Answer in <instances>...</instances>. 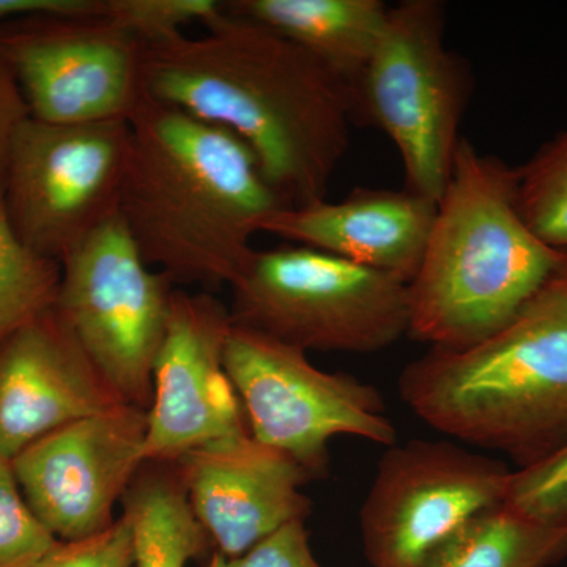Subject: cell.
Segmentation results:
<instances>
[{
    "instance_id": "cell-11",
    "label": "cell",
    "mask_w": 567,
    "mask_h": 567,
    "mask_svg": "<svg viewBox=\"0 0 567 567\" xmlns=\"http://www.w3.org/2000/svg\"><path fill=\"white\" fill-rule=\"evenodd\" d=\"M103 7L0 24V50L32 118L58 125L130 121L144 100V44L104 17Z\"/></svg>"
},
{
    "instance_id": "cell-19",
    "label": "cell",
    "mask_w": 567,
    "mask_h": 567,
    "mask_svg": "<svg viewBox=\"0 0 567 567\" xmlns=\"http://www.w3.org/2000/svg\"><path fill=\"white\" fill-rule=\"evenodd\" d=\"M144 465L122 499L134 528V565L186 567L210 539L194 517L174 465Z\"/></svg>"
},
{
    "instance_id": "cell-28",
    "label": "cell",
    "mask_w": 567,
    "mask_h": 567,
    "mask_svg": "<svg viewBox=\"0 0 567 567\" xmlns=\"http://www.w3.org/2000/svg\"><path fill=\"white\" fill-rule=\"evenodd\" d=\"M103 0H0V24L28 18L96 13Z\"/></svg>"
},
{
    "instance_id": "cell-22",
    "label": "cell",
    "mask_w": 567,
    "mask_h": 567,
    "mask_svg": "<svg viewBox=\"0 0 567 567\" xmlns=\"http://www.w3.org/2000/svg\"><path fill=\"white\" fill-rule=\"evenodd\" d=\"M221 9L218 0H104L103 14L147 47L204 25Z\"/></svg>"
},
{
    "instance_id": "cell-1",
    "label": "cell",
    "mask_w": 567,
    "mask_h": 567,
    "mask_svg": "<svg viewBox=\"0 0 567 567\" xmlns=\"http://www.w3.org/2000/svg\"><path fill=\"white\" fill-rule=\"evenodd\" d=\"M144 44V99L240 137L287 207L327 199L354 121V92L330 66L267 25L226 9Z\"/></svg>"
},
{
    "instance_id": "cell-20",
    "label": "cell",
    "mask_w": 567,
    "mask_h": 567,
    "mask_svg": "<svg viewBox=\"0 0 567 567\" xmlns=\"http://www.w3.org/2000/svg\"><path fill=\"white\" fill-rule=\"evenodd\" d=\"M61 264L33 252L14 234L0 193V347L54 308Z\"/></svg>"
},
{
    "instance_id": "cell-16",
    "label": "cell",
    "mask_w": 567,
    "mask_h": 567,
    "mask_svg": "<svg viewBox=\"0 0 567 567\" xmlns=\"http://www.w3.org/2000/svg\"><path fill=\"white\" fill-rule=\"evenodd\" d=\"M435 215V203L409 189L358 188L341 203L281 208L262 233L409 284L423 260Z\"/></svg>"
},
{
    "instance_id": "cell-6",
    "label": "cell",
    "mask_w": 567,
    "mask_h": 567,
    "mask_svg": "<svg viewBox=\"0 0 567 567\" xmlns=\"http://www.w3.org/2000/svg\"><path fill=\"white\" fill-rule=\"evenodd\" d=\"M445 6L405 0L354 85V121L385 133L402 159L405 189L439 204L450 181L468 70L445 43Z\"/></svg>"
},
{
    "instance_id": "cell-15",
    "label": "cell",
    "mask_w": 567,
    "mask_h": 567,
    "mask_svg": "<svg viewBox=\"0 0 567 567\" xmlns=\"http://www.w3.org/2000/svg\"><path fill=\"white\" fill-rule=\"evenodd\" d=\"M122 404L54 308L0 347V457L7 461L63 425Z\"/></svg>"
},
{
    "instance_id": "cell-12",
    "label": "cell",
    "mask_w": 567,
    "mask_h": 567,
    "mask_svg": "<svg viewBox=\"0 0 567 567\" xmlns=\"http://www.w3.org/2000/svg\"><path fill=\"white\" fill-rule=\"evenodd\" d=\"M147 410L122 404L63 425L11 462L25 502L55 539L70 543L114 524V507L144 465Z\"/></svg>"
},
{
    "instance_id": "cell-3",
    "label": "cell",
    "mask_w": 567,
    "mask_h": 567,
    "mask_svg": "<svg viewBox=\"0 0 567 567\" xmlns=\"http://www.w3.org/2000/svg\"><path fill=\"white\" fill-rule=\"evenodd\" d=\"M565 276L567 252L544 244L522 216L517 171L461 137L409 282V334L431 349H468Z\"/></svg>"
},
{
    "instance_id": "cell-2",
    "label": "cell",
    "mask_w": 567,
    "mask_h": 567,
    "mask_svg": "<svg viewBox=\"0 0 567 567\" xmlns=\"http://www.w3.org/2000/svg\"><path fill=\"white\" fill-rule=\"evenodd\" d=\"M130 126L118 215L145 262L174 284L233 286L254 235L287 207L256 155L221 126L148 99Z\"/></svg>"
},
{
    "instance_id": "cell-7",
    "label": "cell",
    "mask_w": 567,
    "mask_h": 567,
    "mask_svg": "<svg viewBox=\"0 0 567 567\" xmlns=\"http://www.w3.org/2000/svg\"><path fill=\"white\" fill-rule=\"evenodd\" d=\"M224 365L249 434L293 458L312 480L330 473L336 436L395 445L398 432L382 393L346 372L316 368L303 350L233 324Z\"/></svg>"
},
{
    "instance_id": "cell-18",
    "label": "cell",
    "mask_w": 567,
    "mask_h": 567,
    "mask_svg": "<svg viewBox=\"0 0 567 567\" xmlns=\"http://www.w3.org/2000/svg\"><path fill=\"white\" fill-rule=\"evenodd\" d=\"M567 557V529L503 505L466 520L420 567H550Z\"/></svg>"
},
{
    "instance_id": "cell-17",
    "label": "cell",
    "mask_w": 567,
    "mask_h": 567,
    "mask_svg": "<svg viewBox=\"0 0 567 567\" xmlns=\"http://www.w3.org/2000/svg\"><path fill=\"white\" fill-rule=\"evenodd\" d=\"M229 13L300 44L353 87L385 31L382 0H227Z\"/></svg>"
},
{
    "instance_id": "cell-8",
    "label": "cell",
    "mask_w": 567,
    "mask_h": 567,
    "mask_svg": "<svg viewBox=\"0 0 567 567\" xmlns=\"http://www.w3.org/2000/svg\"><path fill=\"white\" fill-rule=\"evenodd\" d=\"M174 286L145 262L121 215L61 262L54 311L125 404L151 409Z\"/></svg>"
},
{
    "instance_id": "cell-25",
    "label": "cell",
    "mask_w": 567,
    "mask_h": 567,
    "mask_svg": "<svg viewBox=\"0 0 567 567\" xmlns=\"http://www.w3.org/2000/svg\"><path fill=\"white\" fill-rule=\"evenodd\" d=\"M134 528L122 514L111 527L80 540H59L35 567H133Z\"/></svg>"
},
{
    "instance_id": "cell-4",
    "label": "cell",
    "mask_w": 567,
    "mask_h": 567,
    "mask_svg": "<svg viewBox=\"0 0 567 567\" xmlns=\"http://www.w3.org/2000/svg\"><path fill=\"white\" fill-rule=\"evenodd\" d=\"M399 394L440 434L505 453L520 468L565 446L567 276L491 338L412 361Z\"/></svg>"
},
{
    "instance_id": "cell-13",
    "label": "cell",
    "mask_w": 567,
    "mask_h": 567,
    "mask_svg": "<svg viewBox=\"0 0 567 567\" xmlns=\"http://www.w3.org/2000/svg\"><path fill=\"white\" fill-rule=\"evenodd\" d=\"M229 308L208 293L175 290L147 410V464H174L197 447L249 435L244 405L227 375Z\"/></svg>"
},
{
    "instance_id": "cell-9",
    "label": "cell",
    "mask_w": 567,
    "mask_h": 567,
    "mask_svg": "<svg viewBox=\"0 0 567 567\" xmlns=\"http://www.w3.org/2000/svg\"><path fill=\"white\" fill-rule=\"evenodd\" d=\"M130 147V121L22 123L2 189L22 244L61 264L117 216Z\"/></svg>"
},
{
    "instance_id": "cell-27",
    "label": "cell",
    "mask_w": 567,
    "mask_h": 567,
    "mask_svg": "<svg viewBox=\"0 0 567 567\" xmlns=\"http://www.w3.org/2000/svg\"><path fill=\"white\" fill-rule=\"evenodd\" d=\"M29 117L31 114L22 96L20 84L6 54L0 50V193L3 189L14 136Z\"/></svg>"
},
{
    "instance_id": "cell-21",
    "label": "cell",
    "mask_w": 567,
    "mask_h": 567,
    "mask_svg": "<svg viewBox=\"0 0 567 567\" xmlns=\"http://www.w3.org/2000/svg\"><path fill=\"white\" fill-rule=\"evenodd\" d=\"M517 203L537 238L567 249V130L517 171Z\"/></svg>"
},
{
    "instance_id": "cell-26",
    "label": "cell",
    "mask_w": 567,
    "mask_h": 567,
    "mask_svg": "<svg viewBox=\"0 0 567 567\" xmlns=\"http://www.w3.org/2000/svg\"><path fill=\"white\" fill-rule=\"evenodd\" d=\"M205 567H322L309 546L305 522H292L238 557L216 554Z\"/></svg>"
},
{
    "instance_id": "cell-14",
    "label": "cell",
    "mask_w": 567,
    "mask_h": 567,
    "mask_svg": "<svg viewBox=\"0 0 567 567\" xmlns=\"http://www.w3.org/2000/svg\"><path fill=\"white\" fill-rule=\"evenodd\" d=\"M173 465L194 517L224 557H238L311 514L301 487L312 477L251 434L197 447Z\"/></svg>"
},
{
    "instance_id": "cell-5",
    "label": "cell",
    "mask_w": 567,
    "mask_h": 567,
    "mask_svg": "<svg viewBox=\"0 0 567 567\" xmlns=\"http://www.w3.org/2000/svg\"><path fill=\"white\" fill-rule=\"evenodd\" d=\"M230 289L235 327L306 353L380 352L410 330L409 284L306 246L254 251Z\"/></svg>"
},
{
    "instance_id": "cell-24",
    "label": "cell",
    "mask_w": 567,
    "mask_h": 567,
    "mask_svg": "<svg viewBox=\"0 0 567 567\" xmlns=\"http://www.w3.org/2000/svg\"><path fill=\"white\" fill-rule=\"evenodd\" d=\"M505 503L543 524L567 529V443L513 472Z\"/></svg>"
},
{
    "instance_id": "cell-10",
    "label": "cell",
    "mask_w": 567,
    "mask_h": 567,
    "mask_svg": "<svg viewBox=\"0 0 567 567\" xmlns=\"http://www.w3.org/2000/svg\"><path fill=\"white\" fill-rule=\"evenodd\" d=\"M513 472L447 440L388 447L360 511L372 567H420L470 518L503 505Z\"/></svg>"
},
{
    "instance_id": "cell-23",
    "label": "cell",
    "mask_w": 567,
    "mask_h": 567,
    "mask_svg": "<svg viewBox=\"0 0 567 567\" xmlns=\"http://www.w3.org/2000/svg\"><path fill=\"white\" fill-rule=\"evenodd\" d=\"M58 543L25 502L11 462L0 457V567H35Z\"/></svg>"
}]
</instances>
